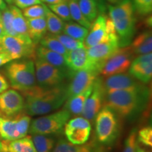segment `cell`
Wrapping results in <instances>:
<instances>
[{
    "mask_svg": "<svg viewBox=\"0 0 152 152\" xmlns=\"http://www.w3.org/2000/svg\"><path fill=\"white\" fill-rule=\"evenodd\" d=\"M119 48L118 40L111 39L87 48L88 66H94L101 71L106 61Z\"/></svg>",
    "mask_w": 152,
    "mask_h": 152,
    "instance_id": "obj_11",
    "label": "cell"
},
{
    "mask_svg": "<svg viewBox=\"0 0 152 152\" xmlns=\"http://www.w3.org/2000/svg\"><path fill=\"white\" fill-rule=\"evenodd\" d=\"M137 130L132 129L125 141L124 149L123 152H135L136 145L137 143Z\"/></svg>",
    "mask_w": 152,
    "mask_h": 152,
    "instance_id": "obj_40",
    "label": "cell"
},
{
    "mask_svg": "<svg viewBox=\"0 0 152 152\" xmlns=\"http://www.w3.org/2000/svg\"><path fill=\"white\" fill-rule=\"evenodd\" d=\"M25 97L24 110L28 115H41L59 109L67 99V87L59 86L45 88L35 85L22 92Z\"/></svg>",
    "mask_w": 152,
    "mask_h": 152,
    "instance_id": "obj_1",
    "label": "cell"
},
{
    "mask_svg": "<svg viewBox=\"0 0 152 152\" xmlns=\"http://www.w3.org/2000/svg\"><path fill=\"white\" fill-rule=\"evenodd\" d=\"M36 57L41 58L51 65L67 71L71 74V72L68 69L67 64H66V58L58 53L45 48L40 45L36 48Z\"/></svg>",
    "mask_w": 152,
    "mask_h": 152,
    "instance_id": "obj_20",
    "label": "cell"
},
{
    "mask_svg": "<svg viewBox=\"0 0 152 152\" xmlns=\"http://www.w3.org/2000/svg\"><path fill=\"white\" fill-rule=\"evenodd\" d=\"M5 35V33H4V30L3 26H2V24L0 23V38H1L3 35Z\"/></svg>",
    "mask_w": 152,
    "mask_h": 152,
    "instance_id": "obj_47",
    "label": "cell"
},
{
    "mask_svg": "<svg viewBox=\"0 0 152 152\" xmlns=\"http://www.w3.org/2000/svg\"><path fill=\"white\" fill-rule=\"evenodd\" d=\"M45 19L47 22V30L52 35H57L63 33L64 22L61 18L49 9L46 5Z\"/></svg>",
    "mask_w": 152,
    "mask_h": 152,
    "instance_id": "obj_29",
    "label": "cell"
},
{
    "mask_svg": "<svg viewBox=\"0 0 152 152\" xmlns=\"http://www.w3.org/2000/svg\"><path fill=\"white\" fill-rule=\"evenodd\" d=\"M1 137H0V141H1Z\"/></svg>",
    "mask_w": 152,
    "mask_h": 152,
    "instance_id": "obj_53",
    "label": "cell"
},
{
    "mask_svg": "<svg viewBox=\"0 0 152 152\" xmlns=\"http://www.w3.org/2000/svg\"><path fill=\"white\" fill-rule=\"evenodd\" d=\"M76 1H77V0H76Z\"/></svg>",
    "mask_w": 152,
    "mask_h": 152,
    "instance_id": "obj_55",
    "label": "cell"
},
{
    "mask_svg": "<svg viewBox=\"0 0 152 152\" xmlns=\"http://www.w3.org/2000/svg\"><path fill=\"white\" fill-rule=\"evenodd\" d=\"M93 84L80 94L66 99L64 109L67 110L71 116L72 115H81L85 102L92 91Z\"/></svg>",
    "mask_w": 152,
    "mask_h": 152,
    "instance_id": "obj_21",
    "label": "cell"
},
{
    "mask_svg": "<svg viewBox=\"0 0 152 152\" xmlns=\"http://www.w3.org/2000/svg\"><path fill=\"white\" fill-rule=\"evenodd\" d=\"M42 3H46L47 4H58L63 1H67V0H40Z\"/></svg>",
    "mask_w": 152,
    "mask_h": 152,
    "instance_id": "obj_44",
    "label": "cell"
},
{
    "mask_svg": "<svg viewBox=\"0 0 152 152\" xmlns=\"http://www.w3.org/2000/svg\"><path fill=\"white\" fill-rule=\"evenodd\" d=\"M16 120V128L18 133V139L27 136L29 131L31 118L28 114L20 113L14 117Z\"/></svg>",
    "mask_w": 152,
    "mask_h": 152,
    "instance_id": "obj_33",
    "label": "cell"
},
{
    "mask_svg": "<svg viewBox=\"0 0 152 152\" xmlns=\"http://www.w3.org/2000/svg\"><path fill=\"white\" fill-rule=\"evenodd\" d=\"M35 70L36 83L38 86L50 88L64 84V80L71 75L68 72L60 69L41 58H35Z\"/></svg>",
    "mask_w": 152,
    "mask_h": 152,
    "instance_id": "obj_7",
    "label": "cell"
},
{
    "mask_svg": "<svg viewBox=\"0 0 152 152\" xmlns=\"http://www.w3.org/2000/svg\"><path fill=\"white\" fill-rule=\"evenodd\" d=\"M9 83L8 80L2 73H0V94L9 90Z\"/></svg>",
    "mask_w": 152,
    "mask_h": 152,
    "instance_id": "obj_42",
    "label": "cell"
},
{
    "mask_svg": "<svg viewBox=\"0 0 152 152\" xmlns=\"http://www.w3.org/2000/svg\"><path fill=\"white\" fill-rule=\"evenodd\" d=\"M137 142H140L147 147H152V128L147 126L142 128L137 132Z\"/></svg>",
    "mask_w": 152,
    "mask_h": 152,
    "instance_id": "obj_39",
    "label": "cell"
},
{
    "mask_svg": "<svg viewBox=\"0 0 152 152\" xmlns=\"http://www.w3.org/2000/svg\"><path fill=\"white\" fill-rule=\"evenodd\" d=\"M134 54L142 55L151 53L152 35L151 30L142 32L137 36L130 43Z\"/></svg>",
    "mask_w": 152,
    "mask_h": 152,
    "instance_id": "obj_23",
    "label": "cell"
},
{
    "mask_svg": "<svg viewBox=\"0 0 152 152\" xmlns=\"http://www.w3.org/2000/svg\"><path fill=\"white\" fill-rule=\"evenodd\" d=\"M28 33L31 40L37 45L42 38L47 35V27L45 17L37 18H26Z\"/></svg>",
    "mask_w": 152,
    "mask_h": 152,
    "instance_id": "obj_24",
    "label": "cell"
},
{
    "mask_svg": "<svg viewBox=\"0 0 152 152\" xmlns=\"http://www.w3.org/2000/svg\"><path fill=\"white\" fill-rule=\"evenodd\" d=\"M129 73L143 84H147L152 77V54L139 55L132 61Z\"/></svg>",
    "mask_w": 152,
    "mask_h": 152,
    "instance_id": "obj_15",
    "label": "cell"
},
{
    "mask_svg": "<svg viewBox=\"0 0 152 152\" xmlns=\"http://www.w3.org/2000/svg\"><path fill=\"white\" fill-rule=\"evenodd\" d=\"M0 137L3 141H12L18 139L15 118L0 116Z\"/></svg>",
    "mask_w": 152,
    "mask_h": 152,
    "instance_id": "obj_27",
    "label": "cell"
},
{
    "mask_svg": "<svg viewBox=\"0 0 152 152\" xmlns=\"http://www.w3.org/2000/svg\"><path fill=\"white\" fill-rule=\"evenodd\" d=\"M4 52V51L3 50L2 47H1V45H0V52Z\"/></svg>",
    "mask_w": 152,
    "mask_h": 152,
    "instance_id": "obj_51",
    "label": "cell"
},
{
    "mask_svg": "<svg viewBox=\"0 0 152 152\" xmlns=\"http://www.w3.org/2000/svg\"><path fill=\"white\" fill-rule=\"evenodd\" d=\"M67 3L69 7L72 20H75L77 23L89 29L91 26V23L83 15L80 9L77 1L76 0H67Z\"/></svg>",
    "mask_w": 152,
    "mask_h": 152,
    "instance_id": "obj_32",
    "label": "cell"
},
{
    "mask_svg": "<svg viewBox=\"0 0 152 152\" xmlns=\"http://www.w3.org/2000/svg\"><path fill=\"white\" fill-rule=\"evenodd\" d=\"M3 152H37L30 136L12 141H3Z\"/></svg>",
    "mask_w": 152,
    "mask_h": 152,
    "instance_id": "obj_25",
    "label": "cell"
},
{
    "mask_svg": "<svg viewBox=\"0 0 152 152\" xmlns=\"http://www.w3.org/2000/svg\"><path fill=\"white\" fill-rule=\"evenodd\" d=\"M71 115L67 110L62 109L47 115L37 118L30 125V134H49L58 133L63 130Z\"/></svg>",
    "mask_w": 152,
    "mask_h": 152,
    "instance_id": "obj_6",
    "label": "cell"
},
{
    "mask_svg": "<svg viewBox=\"0 0 152 152\" xmlns=\"http://www.w3.org/2000/svg\"><path fill=\"white\" fill-rule=\"evenodd\" d=\"M22 13L26 18H37L45 17L46 4H35L22 9Z\"/></svg>",
    "mask_w": 152,
    "mask_h": 152,
    "instance_id": "obj_35",
    "label": "cell"
},
{
    "mask_svg": "<svg viewBox=\"0 0 152 152\" xmlns=\"http://www.w3.org/2000/svg\"><path fill=\"white\" fill-rule=\"evenodd\" d=\"M109 15L116 30L119 47L129 46L135 33L136 19L132 0H121L109 6Z\"/></svg>",
    "mask_w": 152,
    "mask_h": 152,
    "instance_id": "obj_3",
    "label": "cell"
},
{
    "mask_svg": "<svg viewBox=\"0 0 152 152\" xmlns=\"http://www.w3.org/2000/svg\"><path fill=\"white\" fill-rule=\"evenodd\" d=\"M100 72L99 69L94 66H87L74 73L72 75L73 79L67 87V99L80 94L92 85Z\"/></svg>",
    "mask_w": 152,
    "mask_h": 152,
    "instance_id": "obj_13",
    "label": "cell"
},
{
    "mask_svg": "<svg viewBox=\"0 0 152 152\" xmlns=\"http://www.w3.org/2000/svg\"><path fill=\"white\" fill-rule=\"evenodd\" d=\"M39 43L40 44L41 46L50 49L52 51H54L56 53H58V54L64 56L65 58H66L68 52H69V51L61 43V42L52 34H48V35H45L39 41Z\"/></svg>",
    "mask_w": 152,
    "mask_h": 152,
    "instance_id": "obj_31",
    "label": "cell"
},
{
    "mask_svg": "<svg viewBox=\"0 0 152 152\" xmlns=\"http://www.w3.org/2000/svg\"><path fill=\"white\" fill-rule=\"evenodd\" d=\"M24 106L23 96L14 89L0 94V116L14 118L22 113Z\"/></svg>",
    "mask_w": 152,
    "mask_h": 152,
    "instance_id": "obj_14",
    "label": "cell"
},
{
    "mask_svg": "<svg viewBox=\"0 0 152 152\" xmlns=\"http://www.w3.org/2000/svg\"><path fill=\"white\" fill-rule=\"evenodd\" d=\"M0 152H2V151H0Z\"/></svg>",
    "mask_w": 152,
    "mask_h": 152,
    "instance_id": "obj_54",
    "label": "cell"
},
{
    "mask_svg": "<svg viewBox=\"0 0 152 152\" xmlns=\"http://www.w3.org/2000/svg\"><path fill=\"white\" fill-rule=\"evenodd\" d=\"M6 3L9 4H12L14 3V0H4Z\"/></svg>",
    "mask_w": 152,
    "mask_h": 152,
    "instance_id": "obj_49",
    "label": "cell"
},
{
    "mask_svg": "<svg viewBox=\"0 0 152 152\" xmlns=\"http://www.w3.org/2000/svg\"><path fill=\"white\" fill-rule=\"evenodd\" d=\"M91 130L90 122L83 117L69 120L64 126V133L68 141L77 145L86 143L90 137Z\"/></svg>",
    "mask_w": 152,
    "mask_h": 152,
    "instance_id": "obj_12",
    "label": "cell"
},
{
    "mask_svg": "<svg viewBox=\"0 0 152 152\" xmlns=\"http://www.w3.org/2000/svg\"><path fill=\"white\" fill-rule=\"evenodd\" d=\"M7 8V4L4 0H0V11H4Z\"/></svg>",
    "mask_w": 152,
    "mask_h": 152,
    "instance_id": "obj_46",
    "label": "cell"
},
{
    "mask_svg": "<svg viewBox=\"0 0 152 152\" xmlns=\"http://www.w3.org/2000/svg\"><path fill=\"white\" fill-rule=\"evenodd\" d=\"M80 9L91 23L100 13L104 10V6L101 0H77Z\"/></svg>",
    "mask_w": 152,
    "mask_h": 152,
    "instance_id": "obj_26",
    "label": "cell"
},
{
    "mask_svg": "<svg viewBox=\"0 0 152 152\" xmlns=\"http://www.w3.org/2000/svg\"><path fill=\"white\" fill-rule=\"evenodd\" d=\"M106 1H107L108 2L113 4H115L118 3L120 1H121V0H106Z\"/></svg>",
    "mask_w": 152,
    "mask_h": 152,
    "instance_id": "obj_48",
    "label": "cell"
},
{
    "mask_svg": "<svg viewBox=\"0 0 152 152\" xmlns=\"http://www.w3.org/2000/svg\"><path fill=\"white\" fill-rule=\"evenodd\" d=\"M134 53L131 47H123L119 48L105 62L101 70L100 74L104 77L124 73L130 68L133 61Z\"/></svg>",
    "mask_w": 152,
    "mask_h": 152,
    "instance_id": "obj_9",
    "label": "cell"
},
{
    "mask_svg": "<svg viewBox=\"0 0 152 152\" xmlns=\"http://www.w3.org/2000/svg\"><path fill=\"white\" fill-rule=\"evenodd\" d=\"M13 61L10 55L5 52H0V67Z\"/></svg>",
    "mask_w": 152,
    "mask_h": 152,
    "instance_id": "obj_43",
    "label": "cell"
},
{
    "mask_svg": "<svg viewBox=\"0 0 152 152\" xmlns=\"http://www.w3.org/2000/svg\"><path fill=\"white\" fill-rule=\"evenodd\" d=\"M31 137L37 152H52L56 141L52 137L46 134H35Z\"/></svg>",
    "mask_w": 152,
    "mask_h": 152,
    "instance_id": "obj_30",
    "label": "cell"
},
{
    "mask_svg": "<svg viewBox=\"0 0 152 152\" xmlns=\"http://www.w3.org/2000/svg\"><path fill=\"white\" fill-rule=\"evenodd\" d=\"M47 7L59 18H61L64 21L68 22L72 20L67 1L56 4H49Z\"/></svg>",
    "mask_w": 152,
    "mask_h": 152,
    "instance_id": "obj_34",
    "label": "cell"
},
{
    "mask_svg": "<svg viewBox=\"0 0 152 152\" xmlns=\"http://www.w3.org/2000/svg\"><path fill=\"white\" fill-rule=\"evenodd\" d=\"M89 29L84 26H81L77 23L68 21L64 23L63 33L69 35L70 37L74 38L80 42H84L85 38L88 34Z\"/></svg>",
    "mask_w": 152,
    "mask_h": 152,
    "instance_id": "obj_28",
    "label": "cell"
},
{
    "mask_svg": "<svg viewBox=\"0 0 152 152\" xmlns=\"http://www.w3.org/2000/svg\"><path fill=\"white\" fill-rule=\"evenodd\" d=\"M3 149H4V144H3V142L0 141V151L3 152Z\"/></svg>",
    "mask_w": 152,
    "mask_h": 152,
    "instance_id": "obj_50",
    "label": "cell"
},
{
    "mask_svg": "<svg viewBox=\"0 0 152 152\" xmlns=\"http://www.w3.org/2000/svg\"><path fill=\"white\" fill-rule=\"evenodd\" d=\"M103 85L106 94L116 90H135L144 85L130 74L125 73L108 76Z\"/></svg>",
    "mask_w": 152,
    "mask_h": 152,
    "instance_id": "obj_16",
    "label": "cell"
},
{
    "mask_svg": "<svg viewBox=\"0 0 152 152\" xmlns=\"http://www.w3.org/2000/svg\"><path fill=\"white\" fill-rule=\"evenodd\" d=\"M1 24H2L4 30L5 35H9L14 37H18L16 32L14 31V28L12 27V23H11V19L12 16L9 7H7V9L4 11H1Z\"/></svg>",
    "mask_w": 152,
    "mask_h": 152,
    "instance_id": "obj_37",
    "label": "cell"
},
{
    "mask_svg": "<svg viewBox=\"0 0 152 152\" xmlns=\"http://www.w3.org/2000/svg\"><path fill=\"white\" fill-rule=\"evenodd\" d=\"M94 120L97 141L103 145L113 144L119 134L118 115L105 105L97 113Z\"/></svg>",
    "mask_w": 152,
    "mask_h": 152,
    "instance_id": "obj_5",
    "label": "cell"
},
{
    "mask_svg": "<svg viewBox=\"0 0 152 152\" xmlns=\"http://www.w3.org/2000/svg\"><path fill=\"white\" fill-rule=\"evenodd\" d=\"M52 152H99V147L92 142L88 144H73L65 139H61L55 144Z\"/></svg>",
    "mask_w": 152,
    "mask_h": 152,
    "instance_id": "obj_22",
    "label": "cell"
},
{
    "mask_svg": "<svg viewBox=\"0 0 152 152\" xmlns=\"http://www.w3.org/2000/svg\"><path fill=\"white\" fill-rule=\"evenodd\" d=\"M66 60L72 76L74 73L83 69L88 66L87 48L85 47H83L69 51Z\"/></svg>",
    "mask_w": 152,
    "mask_h": 152,
    "instance_id": "obj_18",
    "label": "cell"
},
{
    "mask_svg": "<svg viewBox=\"0 0 152 152\" xmlns=\"http://www.w3.org/2000/svg\"><path fill=\"white\" fill-rule=\"evenodd\" d=\"M106 91L104 90L103 80L97 77L93 84L92 92L87 99L81 115L89 121H93L97 113L104 106L106 98Z\"/></svg>",
    "mask_w": 152,
    "mask_h": 152,
    "instance_id": "obj_10",
    "label": "cell"
},
{
    "mask_svg": "<svg viewBox=\"0 0 152 152\" xmlns=\"http://www.w3.org/2000/svg\"><path fill=\"white\" fill-rule=\"evenodd\" d=\"M9 9H10L11 16H12V19H11L12 27L18 37L22 38L25 40L33 42L30 38L29 33H28L27 20L23 14L22 11L16 6L11 5Z\"/></svg>",
    "mask_w": 152,
    "mask_h": 152,
    "instance_id": "obj_19",
    "label": "cell"
},
{
    "mask_svg": "<svg viewBox=\"0 0 152 152\" xmlns=\"http://www.w3.org/2000/svg\"><path fill=\"white\" fill-rule=\"evenodd\" d=\"M5 71L9 85L21 93L36 85L35 64L33 59L10 61L6 66Z\"/></svg>",
    "mask_w": 152,
    "mask_h": 152,
    "instance_id": "obj_4",
    "label": "cell"
},
{
    "mask_svg": "<svg viewBox=\"0 0 152 152\" xmlns=\"http://www.w3.org/2000/svg\"><path fill=\"white\" fill-rule=\"evenodd\" d=\"M0 45L3 50L10 55L13 60L20 58L35 59L37 45L33 42L25 40L20 37L4 35L0 38Z\"/></svg>",
    "mask_w": 152,
    "mask_h": 152,
    "instance_id": "obj_8",
    "label": "cell"
},
{
    "mask_svg": "<svg viewBox=\"0 0 152 152\" xmlns=\"http://www.w3.org/2000/svg\"><path fill=\"white\" fill-rule=\"evenodd\" d=\"M135 152H151L149 151H148V150H146L143 149V148L140 147V145L138 144V142L137 143V145H136V149H135Z\"/></svg>",
    "mask_w": 152,
    "mask_h": 152,
    "instance_id": "obj_45",
    "label": "cell"
},
{
    "mask_svg": "<svg viewBox=\"0 0 152 152\" xmlns=\"http://www.w3.org/2000/svg\"><path fill=\"white\" fill-rule=\"evenodd\" d=\"M134 11L142 16H149L152 11V0H133Z\"/></svg>",
    "mask_w": 152,
    "mask_h": 152,
    "instance_id": "obj_38",
    "label": "cell"
},
{
    "mask_svg": "<svg viewBox=\"0 0 152 152\" xmlns=\"http://www.w3.org/2000/svg\"><path fill=\"white\" fill-rule=\"evenodd\" d=\"M149 97V91L144 85L135 90H116L106 95V106L123 118L132 117L141 112Z\"/></svg>",
    "mask_w": 152,
    "mask_h": 152,
    "instance_id": "obj_2",
    "label": "cell"
},
{
    "mask_svg": "<svg viewBox=\"0 0 152 152\" xmlns=\"http://www.w3.org/2000/svg\"><path fill=\"white\" fill-rule=\"evenodd\" d=\"M14 3L16 7L21 9L27 8L30 6L42 4L40 0H14Z\"/></svg>",
    "mask_w": 152,
    "mask_h": 152,
    "instance_id": "obj_41",
    "label": "cell"
},
{
    "mask_svg": "<svg viewBox=\"0 0 152 152\" xmlns=\"http://www.w3.org/2000/svg\"><path fill=\"white\" fill-rule=\"evenodd\" d=\"M0 23H1V14L0 12Z\"/></svg>",
    "mask_w": 152,
    "mask_h": 152,
    "instance_id": "obj_52",
    "label": "cell"
},
{
    "mask_svg": "<svg viewBox=\"0 0 152 152\" xmlns=\"http://www.w3.org/2000/svg\"><path fill=\"white\" fill-rule=\"evenodd\" d=\"M106 18L107 16L104 14H101L91 23L90 28H89L90 31L84 41V45L86 48L107 40L108 36L106 28Z\"/></svg>",
    "mask_w": 152,
    "mask_h": 152,
    "instance_id": "obj_17",
    "label": "cell"
},
{
    "mask_svg": "<svg viewBox=\"0 0 152 152\" xmlns=\"http://www.w3.org/2000/svg\"><path fill=\"white\" fill-rule=\"evenodd\" d=\"M53 35H54L56 39H58V40L61 42V43L68 51H71L75 49L80 48V47H85L84 42H83L77 40V39L70 37L69 35H66V34L64 33Z\"/></svg>",
    "mask_w": 152,
    "mask_h": 152,
    "instance_id": "obj_36",
    "label": "cell"
}]
</instances>
